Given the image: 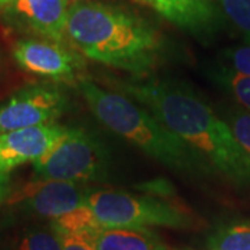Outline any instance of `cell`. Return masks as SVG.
<instances>
[{"label": "cell", "instance_id": "obj_23", "mask_svg": "<svg viewBox=\"0 0 250 250\" xmlns=\"http://www.w3.org/2000/svg\"><path fill=\"white\" fill-rule=\"evenodd\" d=\"M135 1H139V3H143V4H147L149 6V1L147 0H135Z\"/></svg>", "mask_w": 250, "mask_h": 250}, {"label": "cell", "instance_id": "obj_3", "mask_svg": "<svg viewBox=\"0 0 250 250\" xmlns=\"http://www.w3.org/2000/svg\"><path fill=\"white\" fill-rule=\"evenodd\" d=\"M81 96L99 121L117 135L139 147L168 168L184 174L210 171L190 146L125 95L111 92L89 80H78Z\"/></svg>", "mask_w": 250, "mask_h": 250}, {"label": "cell", "instance_id": "obj_20", "mask_svg": "<svg viewBox=\"0 0 250 250\" xmlns=\"http://www.w3.org/2000/svg\"><path fill=\"white\" fill-rule=\"evenodd\" d=\"M59 233V232H57ZM62 250H98L96 238L89 233H59Z\"/></svg>", "mask_w": 250, "mask_h": 250}, {"label": "cell", "instance_id": "obj_9", "mask_svg": "<svg viewBox=\"0 0 250 250\" xmlns=\"http://www.w3.org/2000/svg\"><path fill=\"white\" fill-rule=\"evenodd\" d=\"M65 131V126L52 123L0 132V177H9L21 166L34 164L53 147Z\"/></svg>", "mask_w": 250, "mask_h": 250}, {"label": "cell", "instance_id": "obj_14", "mask_svg": "<svg viewBox=\"0 0 250 250\" xmlns=\"http://www.w3.org/2000/svg\"><path fill=\"white\" fill-rule=\"evenodd\" d=\"M49 224L59 233H89L93 236H98L103 228L90 210L89 205L81 206L71 213L53 220Z\"/></svg>", "mask_w": 250, "mask_h": 250}, {"label": "cell", "instance_id": "obj_18", "mask_svg": "<svg viewBox=\"0 0 250 250\" xmlns=\"http://www.w3.org/2000/svg\"><path fill=\"white\" fill-rule=\"evenodd\" d=\"M223 118L231 126L235 138L250 156V111L241 107H227Z\"/></svg>", "mask_w": 250, "mask_h": 250}, {"label": "cell", "instance_id": "obj_19", "mask_svg": "<svg viewBox=\"0 0 250 250\" xmlns=\"http://www.w3.org/2000/svg\"><path fill=\"white\" fill-rule=\"evenodd\" d=\"M224 65L232 71L250 75V45L235 46L225 49L223 53Z\"/></svg>", "mask_w": 250, "mask_h": 250}, {"label": "cell", "instance_id": "obj_4", "mask_svg": "<svg viewBox=\"0 0 250 250\" xmlns=\"http://www.w3.org/2000/svg\"><path fill=\"white\" fill-rule=\"evenodd\" d=\"M88 205L104 228H188L193 221L185 207L154 195L100 189L92 190Z\"/></svg>", "mask_w": 250, "mask_h": 250}, {"label": "cell", "instance_id": "obj_2", "mask_svg": "<svg viewBox=\"0 0 250 250\" xmlns=\"http://www.w3.org/2000/svg\"><path fill=\"white\" fill-rule=\"evenodd\" d=\"M65 39L93 62L145 74L160 62L163 41L143 18L95 0H72Z\"/></svg>", "mask_w": 250, "mask_h": 250}, {"label": "cell", "instance_id": "obj_22", "mask_svg": "<svg viewBox=\"0 0 250 250\" xmlns=\"http://www.w3.org/2000/svg\"><path fill=\"white\" fill-rule=\"evenodd\" d=\"M13 0H0V6H6V4H10Z\"/></svg>", "mask_w": 250, "mask_h": 250}, {"label": "cell", "instance_id": "obj_6", "mask_svg": "<svg viewBox=\"0 0 250 250\" xmlns=\"http://www.w3.org/2000/svg\"><path fill=\"white\" fill-rule=\"evenodd\" d=\"M67 106V98L53 85H32L0 104V132L52 124Z\"/></svg>", "mask_w": 250, "mask_h": 250}, {"label": "cell", "instance_id": "obj_13", "mask_svg": "<svg viewBox=\"0 0 250 250\" xmlns=\"http://www.w3.org/2000/svg\"><path fill=\"white\" fill-rule=\"evenodd\" d=\"M207 245L210 250H250V221L223 223L208 236Z\"/></svg>", "mask_w": 250, "mask_h": 250}, {"label": "cell", "instance_id": "obj_12", "mask_svg": "<svg viewBox=\"0 0 250 250\" xmlns=\"http://www.w3.org/2000/svg\"><path fill=\"white\" fill-rule=\"evenodd\" d=\"M98 250H175L150 229L102 228L96 238Z\"/></svg>", "mask_w": 250, "mask_h": 250}, {"label": "cell", "instance_id": "obj_16", "mask_svg": "<svg viewBox=\"0 0 250 250\" xmlns=\"http://www.w3.org/2000/svg\"><path fill=\"white\" fill-rule=\"evenodd\" d=\"M13 250H62V239L50 224L34 227L21 233Z\"/></svg>", "mask_w": 250, "mask_h": 250}, {"label": "cell", "instance_id": "obj_21", "mask_svg": "<svg viewBox=\"0 0 250 250\" xmlns=\"http://www.w3.org/2000/svg\"><path fill=\"white\" fill-rule=\"evenodd\" d=\"M9 195V177H0V200Z\"/></svg>", "mask_w": 250, "mask_h": 250}, {"label": "cell", "instance_id": "obj_8", "mask_svg": "<svg viewBox=\"0 0 250 250\" xmlns=\"http://www.w3.org/2000/svg\"><path fill=\"white\" fill-rule=\"evenodd\" d=\"M13 56L24 71L54 81H77L82 59L65 43L49 39H24L16 43Z\"/></svg>", "mask_w": 250, "mask_h": 250}, {"label": "cell", "instance_id": "obj_7", "mask_svg": "<svg viewBox=\"0 0 250 250\" xmlns=\"http://www.w3.org/2000/svg\"><path fill=\"white\" fill-rule=\"evenodd\" d=\"M92 190L83 184L35 179L14 193L10 202L21 203L29 213L53 221L88 205Z\"/></svg>", "mask_w": 250, "mask_h": 250}, {"label": "cell", "instance_id": "obj_5", "mask_svg": "<svg viewBox=\"0 0 250 250\" xmlns=\"http://www.w3.org/2000/svg\"><path fill=\"white\" fill-rule=\"evenodd\" d=\"M110 157L106 145L89 129L74 126L54 146L34 163V175L39 181H65L83 184L104 181Z\"/></svg>", "mask_w": 250, "mask_h": 250}, {"label": "cell", "instance_id": "obj_10", "mask_svg": "<svg viewBox=\"0 0 250 250\" xmlns=\"http://www.w3.org/2000/svg\"><path fill=\"white\" fill-rule=\"evenodd\" d=\"M174 25L199 39H211L223 28V14L211 0H147Z\"/></svg>", "mask_w": 250, "mask_h": 250}, {"label": "cell", "instance_id": "obj_11", "mask_svg": "<svg viewBox=\"0 0 250 250\" xmlns=\"http://www.w3.org/2000/svg\"><path fill=\"white\" fill-rule=\"evenodd\" d=\"M72 0H13L17 17L36 35L65 43V27Z\"/></svg>", "mask_w": 250, "mask_h": 250}, {"label": "cell", "instance_id": "obj_1", "mask_svg": "<svg viewBox=\"0 0 250 250\" xmlns=\"http://www.w3.org/2000/svg\"><path fill=\"white\" fill-rule=\"evenodd\" d=\"M117 86L190 146L210 170L250 189V156L223 117L187 85L153 78L125 81Z\"/></svg>", "mask_w": 250, "mask_h": 250}, {"label": "cell", "instance_id": "obj_15", "mask_svg": "<svg viewBox=\"0 0 250 250\" xmlns=\"http://www.w3.org/2000/svg\"><path fill=\"white\" fill-rule=\"evenodd\" d=\"M211 75L213 80L231 93L242 107L250 111V75L232 71L224 64L214 70Z\"/></svg>", "mask_w": 250, "mask_h": 250}, {"label": "cell", "instance_id": "obj_17", "mask_svg": "<svg viewBox=\"0 0 250 250\" xmlns=\"http://www.w3.org/2000/svg\"><path fill=\"white\" fill-rule=\"evenodd\" d=\"M224 16L232 22L250 45V0H217Z\"/></svg>", "mask_w": 250, "mask_h": 250}]
</instances>
